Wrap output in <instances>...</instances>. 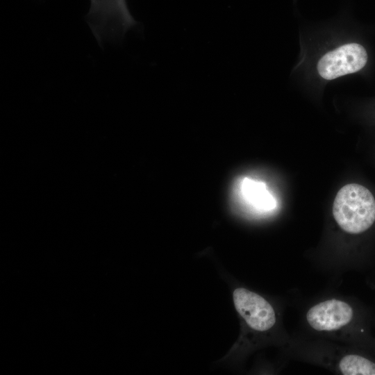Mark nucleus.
<instances>
[{
  "instance_id": "3",
  "label": "nucleus",
  "mask_w": 375,
  "mask_h": 375,
  "mask_svg": "<svg viewBox=\"0 0 375 375\" xmlns=\"http://www.w3.org/2000/svg\"><path fill=\"white\" fill-rule=\"evenodd\" d=\"M367 61L365 48L358 43H348L325 53L318 61L317 69L326 80L355 73Z\"/></svg>"
},
{
  "instance_id": "4",
  "label": "nucleus",
  "mask_w": 375,
  "mask_h": 375,
  "mask_svg": "<svg viewBox=\"0 0 375 375\" xmlns=\"http://www.w3.org/2000/svg\"><path fill=\"white\" fill-rule=\"evenodd\" d=\"M233 299L236 311L251 328L263 332L275 325V310L260 294L244 288H238L233 292Z\"/></svg>"
},
{
  "instance_id": "1",
  "label": "nucleus",
  "mask_w": 375,
  "mask_h": 375,
  "mask_svg": "<svg viewBox=\"0 0 375 375\" xmlns=\"http://www.w3.org/2000/svg\"><path fill=\"white\" fill-rule=\"evenodd\" d=\"M333 215L339 226L351 234L361 233L375 222V199L365 187L350 183L337 193Z\"/></svg>"
},
{
  "instance_id": "2",
  "label": "nucleus",
  "mask_w": 375,
  "mask_h": 375,
  "mask_svg": "<svg viewBox=\"0 0 375 375\" xmlns=\"http://www.w3.org/2000/svg\"><path fill=\"white\" fill-rule=\"evenodd\" d=\"M86 19L100 46L106 40L120 39L138 24L126 0H90Z\"/></svg>"
},
{
  "instance_id": "7",
  "label": "nucleus",
  "mask_w": 375,
  "mask_h": 375,
  "mask_svg": "<svg viewBox=\"0 0 375 375\" xmlns=\"http://www.w3.org/2000/svg\"><path fill=\"white\" fill-rule=\"evenodd\" d=\"M338 369L344 375H375V363L356 354L343 356L340 360Z\"/></svg>"
},
{
  "instance_id": "5",
  "label": "nucleus",
  "mask_w": 375,
  "mask_h": 375,
  "mask_svg": "<svg viewBox=\"0 0 375 375\" xmlns=\"http://www.w3.org/2000/svg\"><path fill=\"white\" fill-rule=\"evenodd\" d=\"M353 310L347 302L331 299L317 303L307 312L306 318L309 326L317 331H333L349 324Z\"/></svg>"
},
{
  "instance_id": "6",
  "label": "nucleus",
  "mask_w": 375,
  "mask_h": 375,
  "mask_svg": "<svg viewBox=\"0 0 375 375\" xmlns=\"http://www.w3.org/2000/svg\"><path fill=\"white\" fill-rule=\"evenodd\" d=\"M237 203L249 212L265 215L276 207V200L267 185L260 181L244 177L234 188Z\"/></svg>"
}]
</instances>
